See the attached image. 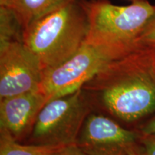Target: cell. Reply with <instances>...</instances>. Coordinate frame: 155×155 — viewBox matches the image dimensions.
Returning a JSON list of instances; mask_svg holds the SVG:
<instances>
[{
  "mask_svg": "<svg viewBox=\"0 0 155 155\" xmlns=\"http://www.w3.org/2000/svg\"><path fill=\"white\" fill-rule=\"evenodd\" d=\"M132 155H137V154H136V153H134V154H133Z\"/></svg>",
  "mask_w": 155,
  "mask_h": 155,
  "instance_id": "16",
  "label": "cell"
},
{
  "mask_svg": "<svg viewBox=\"0 0 155 155\" xmlns=\"http://www.w3.org/2000/svg\"><path fill=\"white\" fill-rule=\"evenodd\" d=\"M121 56L110 48L85 42L72 57L44 71L40 91L47 102L73 94L82 89L111 61Z\"/></svg>",
  "mask_w": 155,
  "mask_h": 155,
  "instance_id": "5",
  "label": "cell"
},
{
  "mask_svg": "<svg viewBox=\"0 0 155 155\" xmlns=\"http://www.w3.org/2000/svg\"><path fill=\"white\" fill-rule=\"evenodd\" d=\"M136 154L155 155V134H141L136 148Z\"/></svg>",
  "mask_w": 155,
  "mask_h": 155,
  "instance_id": "13",
  "label": "cell"
},
{
  "mask_svg": "<svg viewBox=\"0 0 155 155\" xmlns=\"http://www.w3.org/2000/svg\"><path fill=\"white\" fill-rule=\"evenodd\" d=\"M43 70L23 42L0 45V100L40 90Z\"/></svg>",
  "mask_w": 155,
  "mask_h": 155,
  "instance_id": "6",
  "label": "cell"
},
{
  "mask_svg": "<svg viewBox=\"0 0 155 155\" xmlns=\"http://www.w3.org/2000/svg\"><path fill=\"white\" fill-rule=\"evenodd\" d=\"M46 103V97L40 91L1 99L0 131L18 141L33 127L37 116Z\"/></svg>",
  "mask_w": 155,
  "mask_h": 155,
  "instance_id": "8",
  "label": "cell"
},
{
  "mask_svg": "<svg viewBox=\"0 0 155 155\" xmlns=\"http://www.w3.org/2000/svg\"><path fill=\"white\" fill-rule=\"evenodd\" d=\"M141 134L125 129L110 118L90 114L76 144L88 155H132Z\"/></svg>",
  "mask_w": 155,
  "mask_h": 155,
  "instance_id": "7",
  "label": "cell"
},
{
  "mask_svg": "<svg viewBox=\"0 0 155 155\" xmlns=\"http://www.w3.org/2000/svg\"><path fill=\"white\" fill-rule=\"evenodd\" d=\"M63 0H0V5L9 7L22 25L23 32L34 19Z\"/></svg>",
  "mask_w": 155,
  "mask_h": 155,
  "instance_id": "9",
  "label": "cell"
},
{
  "mask_svg": "<svg viewBox=\"0 0 155 155\" xmlns=\"http://www.w3.org/2000/svg\"><path fill=\"white\" fill-rule=\"evenodd\" d=\"M62 147L21 144L11 135L0 131V155H53Z\"/></svg>",
  "mask_w": 155,
  "mask_h": 155,
  "instance_id": "10",
  "label": "cell"
},
{
  "mask_svg": "<svg viewBox=\"0 0 155 155\" xmlns=\"http://www.w3.org/2000/svg\"><path fill=\"white\" fill-rule=\"evenodd\" d=\"M23 29L18 19L9 7L0 5V45L22 42Z\"/></svg>",
  "mask_w": 155,
  "mask_h": 155,
  "instance_id": "11",
  "label": "cell"
},
{
  "mask_svg": "<svg viewBox=\"0 0 155 155\" xmlns=\"http://www.w3.org/2000/svg\"><path fill=\"white\" fill-rule=\"evenodd\" d=\"M139 131L142 134H155V116L141 126Z\"/></svg>",
  "mask_w": 155,
  "mask_h": 155,
  "instance_id": "15",
  "label": "cell"
},
{
  "mask_svg": "<svg viewBox=\"0 0 155 155\" xmlns=\"http://www.w3.org/2000/svg\"><path fill=\"white\" fill-rule=\"evenodd\" d=\"M91 106L90 98L83 88L48 101L35 121L31 144L56 147L76 144Z\"/></svg>",
  "mask_w": 155,
  "mask_h": 155,
  "instance_id": "4",
  "label": "cell"
},
{
  "mask_svg": "<svg viewBox=\"0 0 155 155\" xmlns=\"http://www.w3.org/2000/svg\"><path fill=\"white\" fill-rule=\"evenodd\" d=\"M53 155H88L76 144L62 147Z\"/></svg>",
  "mask_w": 155,
  "mask_h": 155,
  "instance_id": "14",
  "label": "cell"
},
{
  "mask_svg": "<svg viewBox=\"0 0 155 155\" xmlns=\"http://www.w3.org/2000/svg\"><path fill=\"white\" fill-rule=\"evenodd\" d=\"M137 48H155V12L137 39Z\"/></svg>",
  "mask_w": 155,
  "mask_h": 155,
  "instance_id": "12",
  "label": "cell"
},
{
  "mask_svg": "<svg viewBox=\"0 0 155 155\" xmlns=\"http://www.w3.org/2000/svg\"><path fill=\"white\" fill-rule=\"evenodd\" d=\"M89 29L86 42L125 55L137 48V39L153 15L155 6L147 0L129 5L109 0H87Z\"/></svg>",
  "mask_w": 155,
  "mask_h": 155,
  "instance_id": "3",
  "label": "cell"
},
{
  "mask_svg": "<svg viewBox=\"0 0 155 155\" xmlns=\"http://www.w3.org/2000/svg\"><path fill=\"white\" fill-rule=\"evenodd\" d=\"M83 89L127 123L155 113V48H137L114 59Z\"/></svg>",
  "mask_w": 155,
  "mask_h": 155,
  "instance_id": "1",
  "label": "cell"
},
{
  "mask_svg": "<svg viewBox=\"0 0 155 155\" xmlns=\"http://www.w3.org/2000/svg\"><path fill=\"white\" fill-rule=\"evenodd\" d=\"M87 0H63L34 19L22 42L44 71L74 55L86 42L89 21Z\"/></svg>",
  "mask_w": 155,
  "mask_h": 155,
  "instance_id": "2",
  "label": "cell"
}]
</instances>
